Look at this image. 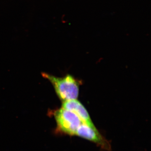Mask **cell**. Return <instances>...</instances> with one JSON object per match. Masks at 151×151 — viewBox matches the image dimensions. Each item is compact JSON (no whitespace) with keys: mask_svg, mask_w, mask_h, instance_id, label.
Here are the masks:
<instances>
[{"mask_svg":"<svg viewBox=\"0 0 151 151\" xmlns=\"http://www.w3.org/2000/svg\"><path fill=\"white\" fill-rule=\"evenodd\" d=\"M42 75L53 85L57 94L61 101L65 102L76 100L78 98L80 84L72 76L67 75L59 78L47 73H42Z\"/></svg>","mask_w":151,"mask_h":151,"instance_id":"cell-1","label":"cell"},{"mask_svg":"<svg viewBox=\"0 0 151 151\" xmlns=\"http://www.w3.org/2000/svg\"><path fill=\"white\" fill-rule=\"evenodd\" d=\"M53 115L58 129L65 134L76 136L77 129L83 123L75 113L62 108L55 111Z\"/></svg>","mask_w":151,"mask_h":151,"instance_id":"cell-2","label":"cell"},{"mask_svg":"<svg viewBox=\"0 0 151 151\" xmlns=\"http://www.w3.org/2000/svg\"><path fill=\"white\" fill-rule=\"evenodd\" d=\"M76 136L93 142L103 150H111L110 143L100 134L95 126L91 127L82 123L77 129Z\"/></svg>","mask_w":151,"mask_h":151,"instance_id":"cell-3","label":"cell"},{"mask_svg":"<svg viewBox=\"0 0 151 151\" xmlns=\"http://www.w3.org/2000/svg\"><path fill=\"white\" fill-rule=\"evenodd\" d=\"M62 108L75 113L84 124L94 127L88 112L78 100H73L63 102Z\"/></svg>","mask_w":151,"mask_h":151,"instance_id":"cell-4","label":"cell"}]
</instances>
